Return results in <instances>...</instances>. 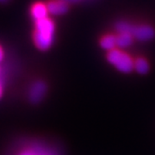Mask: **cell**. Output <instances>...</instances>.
<instances>
[{"label": "cell", "instance_id": "obj_1", "mask_svg": "<svg viewBox=\"0 0 155 155\" xmlns=\"http://www.w3.org/2000/svg\"><path fill=\"white\" fill-rule=\"evenodd\" d=\"M55 35V24L54 21L46 17L35 21L34 42L40 50H48L54 43Z\"/></svg>", "mask_w": 155, "mask_h": 155}, {"label": "cell", "instance_id": "obj_2", "mask_svg": "<svg viewBox=\"0 0 155 155\" xmlns=\"http://www.w3.org/2000/svg\"><path fill=\"white\" fill-rule=\"evenodd\" d=\"M107 61L115 67L119 72L123 73H129L134 70V59L127 53L120 48H115L107 52Z\"/></svg>", "mask_w": 155, "mask_h": 155}, {"label": "cell", "instance_id": "obj_3", "mask_svg": "<svg viewBox=\"0 0 155 155\" xmlns=\"http://www.w3.org/2000/svg\"><path fill=\"white\" fill-rule=\"evenodd\" d=\"M130 34L139 41H149L155 37V28L148 23H134Z\"/></svg>", "mask_w": 155, "mask_h": 155}, {"label": "cell", "instance_id": "obj_4", "mask_svg": "<svg viewBox=\"0 0 155 155\" xmlns=\"http://www.w3.org/2000/svg\"><path fill=\"white\" fill-rule=\"evenodd\" d=\"M18 155H59L55 150L40 143H35L22 149Z\"/></svg>", "mask_w": 155, "mask_h": 155}, {"label": "cell", "instance_id": "obj_5", "mask_svg": "<svg viewBox=\"0 0 155 155\" xmlns=\"http://www.w3.org/2000/svg\"><path fill=\"white\" fill-rule=\"evenodd\" d=\"M46 91H47V86L44 82L41 80L35 81L31 84L29 89V92H28L29 99L33 103H38L44 97Z\"/></svg>", "mask_w": 155, "mask_h": 155}, {"label": "cell", "instance_id": "obj_6", "mask_svg": "<svg viewBox=\"0 0 155 155\" xmlns=\"http://www.w3.org/2000/svg\"><path fill=\"white\" fill-rule=\"evenodd\" d=\"M47 7L48 13L54 16L64 15L69 9L68 4L63 0H51L47 4Z\"/></svg>", "mask_w": 155, "mask_h": 155}, {"label": "cell", "instance_id": "obj_7", "mask_svg": "<svg viewBox=\"0 0 155 155\" xmlns=\"http://www.w3.org/2000/svg\"><path fill=\"white\" fill-rule=\"evenodd\" d=\"M30 14L35 21H38L48 17V11L47 4L41 2H37L34 4L30 10Z\"/></svg>", "mask_w": 155, "mask_h": 155}, {"label": "cell", "instance_id": "obj_8", "mask_svg": "<svg viewBox=\"0 0 155 155\" xmlns=\"http://www.w3.org/2000/svg\"><path fill=\"white\" fill-rule=\"evenodd\" d=\"M100 47L107 52L116 48V34L108 33L102 35L99 39Z\"/></svg>", "mask_w": 155, "mask_h": 155}, {"label": "cell", "instance_id": "obj_9", "mask_svg": "<svg viewBox=\"0 0 155 155\" xmlns=\"http://www.w3.org/2000/svg\"><path fill=\"white\" fill-rule=\"evenodd\" d=\"M116 48H126L133 44V35L129 33H116Z\"/></svg>", "mask_w": 155, "mask_h": 155}, {"label": "cell", "instance_id": "obj_10", "mask_svg": "<svg viewBox=\"0 0 155 155\" xmlns=\"http://www.w3.org/2000/svg\"><path fill=\"white\" fill-rule=\"evenodd\" d=\"M134 69L140 74H146L149 71V63L144 57H138L134 59Z\"/></svg>", "mask_w": 155, "mask_h": 155}, {"label": "cell", "instance_id": "obj_11", "mask_svg": "<svg viewBox=\"0 0 155 155\" xmlns=\"http://www.w3.org/2000/svg\"><path fill=\"white\" fill-rule=\"evenodd\" d=\"M4 56H5V54H4V50L2 48V47L0 46V62L3 61L4 59Z\"/></svg>", "mask_w": 155, "mask_h": 155}, {"label": "cell", "instance_id": "obj_12", "mask_svg": "<svg viewBox=\"0 0 155 155\" xmlns=\"http://www.w3.org/2000/svg\"><path fill=\"white\" fill-rule=\"evenodd\" d=\"M63 1L67 2V4L69 5V4H72V3H78V2H79L80 0H63Z\"/></svg>", "mask_w": 155, "mask_h": 155}, {"label": "cell", "instance_id": "obj_13", "mask_svg": "<svg viewBox=\"0 0 155 155\" xmlns=\"http://www.w3.org/2000/svg\"><path fill=\"white\" fill-rule=\"evenodd\" d=\"M3 95V85H2V83L0 82V97H2Z\"/></svg>", "mask_w": 155, "mask_h": 155}, {"label": "cell", "instance_id": "obj_14", "mask_svg": "<svg viewBox=\"0 0 155 155\" xmlns=\"http://www.w3.org/2000/svg\"><path fill=\"white\" fill-rule=\"evenodd\" d=\"M0 72H1V70H0Z\"/></svg>", "mask_w": 155, "mask_h": 155}]
</instances>
